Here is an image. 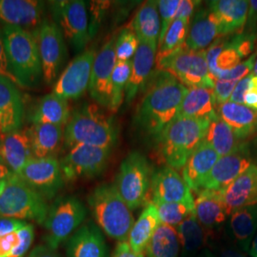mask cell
Instances as JSON below:
<instances>
[{
  "instance_id": "52",
  "label": "cell",
  "mask_w": 257,
  "mask_h": 257,
  "mask_svg": "<svg viewBox=\"0 0 257 257\" xmlns=\"http://www.w3.org/2000/svg\"><path fill=\"white\" fill-rule=\"evenodd\" d=\"M246 33L255 34L257 28V0L248 1V13L246 22Z\"/></svg>"
},
{
  "instance_id": "40",
  "label": "cell",
  "mask_w": 257,
  "mask_h": 257,
  "mask_svg": "<svg viewBox=\"0 0 257 257\" xmlns=\"http://www.w3.org/2000/svg\"><path fill=\"white\" fill-rule=\"evenodd\" d=\"M161 223L176 228L188 216L195 212V204L163 203L156 205Z\"/></svg>"
},
{
  "instance_id": "12",
  "label": "cell",
  "mask_w": 257,
  "mask_h": 257,
  "mask_svg": "<svg viewBox=\"0 0 257 257\" xmlns=\"http://www.w3.org/2000/svg\"><path fill=\"white\" fill-rule=\"evenodd\" d=\"M110 150L109 148L76 145L59 161L64 181L92 178L101 175L106 169Z\"/></svg>"
},
{
  "instance_id": "5",
  "label": "cell",
  "mask_w": 257,
  "mask_h": 257,
  "mask_svg": "<svg viewBox=\"0 0 257 257\" xmlns=\"http://www.w3.org/2000/svg\"><path fill=\"white\" fill-rule=\"evenodd\" d=\"M209 121L177 116L157 139L159 153L168 167L183 169L193 152L201 144Z\"/></svg>"
},
{
  "instance_id": "50",
  "label": "cell",
  "mask_w": 257,
  "mask_h": 257,
  "mask_svg": "<svg viewBox=\"0 0 257 257\" xmlns=\"http://www.w3.org/2000/svg\"><path fill=\"white\" fill-rule=\"evenodd\" d=\"M199 3V1L194 0H181L177 11L176 19H192Z\"/></svg>"
},
{
  "instance_id": "55",
  "label": "cell",
  "mask_w": 257,
  "mask_h": 257,
  "mask_svg": "<svg viewBox=\"0 0 257 257\" xmlns=\"http://www.w3.org/2000/svg\"><path fill=\"white\" fill-rule=\"evenodd\" d=\"M218 257H247L243 254L240 250L235 248L227 247V248H221Z\"/></svg>"
},
{
  "instance_id": "51",
  "label": "cell",
  "mask_w": 257,
  "mask_h": 257,
  "mask_svg": "<svg viewBox=\"0 0 257 257\" xmlns=\"http://www.w3.org/2000/svg\"><path fill=\"white\" fill-rule=\"evenodd\" d=\"M244 105L252 110H257V76L254 74L249 81L248 91L245 95Z\"/></svg>"
},
{
  "instance_id": "25",
  "label": "cell",
  "mask_w": 257,
  "mask_h": 257,
  "mask_svg": "<svg viewBox=\"0 0 257 257\" xmlns=\"http://www.w3.org/2000/svg\"><path fill=\"white\" fill-rule=\"evenodd\" d=\"M219 156L211 145L203 140L184 166L182 177L188 187L195 193L201 191L203 183L211 174Z\"/></svg>"
},
{
  "instance_id": "6",
  "label": "cell",
  "mask_w": 257,
  "mask_h": 257,
  "mask_svg": "<svg viewBox=\"0 0 257 257\" xmlns=\"http://www.w3.org/2000/svg\"><path fill=\"white\" fill-rule=\"evenodd\" d=\"M47 201L15 174L8 179L6 189L0 196V217L44 225L50 208Z\"/></svg>"
},
{
  "instance_id": "62",
  "label": "cell",
  "mask_w": 257,
  "mask_h": 257,
  "mask_svg": "<svg viewBox=\"0 0 257 257\" xmlns=\"http://www.w3.org/2000/svg\"><path fill=\"white\" fill-rule=\"evenodd\" d=\"M0 134H1V133H0Z\"/></svg>"
},
{
  "instance_id": "26",
  "label": "cell",
  "mask_w": 257,
  "mask_h": 257,
  "mask_svg": "<svg viewBox=\"0 0 257 257\" xmlns=\"http://www.w3.org/2000/svg\"><path fill=\"white\" fill-rule=\"evenodd\" d=\"M208 7L218 21L222 37L242 33L248 18V1L214 0L208 2Z\"/></svg>"
},
{
  "instance_id": "43",
  "label": "cell",
  "mask_w": 257,
  "mask_h": 257,
  "mask_svg": "<svg viewBox=\"0 0 257 257\" xmlns=\"http://www.w3.org/2000/svg\"><path fill=\"white\" fill-rule=\"evenodd\" d=\"M255 57H256V53H253L252 55H249L248 59L241 61V63L235 66L233 69H231L226 73H223L217 79H224V80H230V81L241 80L242 78L251 74L250 72H252L253 70Z\"/></svg>"
},
{
  "instance_id": "44",
  "label": "cell",
  "mask_w": 257,
  "mask_h": 257,
  "mask_svg": "<svg viewBox=\"0 0 257 257\" xmlns=\"http://www.w3.org/2000/svg\"><path fill=\"white\" fill-rule=\"evenodd\" d=\"M19 241L8 257H24L31 248L35 238V228L32 224H27L19 230Z\"/></svg>"
},
{
  "instance_id": "41",
  "label": "cell",
  "mask_w": 257,
  "mask_h": 257,
  "mask_svg": "<svg viewBox=\"0 0 257 257\" xmlns=\"http://www.w3.org/2000/svg\"><path fill=\"white\" fill-rule=\"evenodd\" d=\"M139 40L134 31L123 30L115 40V56L117 61H132L138 51Z\"/></svg>"
},
{
  "instance_id": "8",
  "label": "cell",
  "mask_w": 257,
  "mask_h": 257,
  "mask_svg": "<svg viewBox=\"0 0 257 257\" xmlns=\"http://www.w3.org/2000/svg\"><path fill=\"white\" fill-rule=\"evenodd\" d=\"M87 216V209L75 196L58 197L50 206L44 227L46 245L57 249L78 230Z\"/></svg>"
},
{
  "instance_id": "22",
  "label": "cell",
  "mask_w": 257,
  "mask_h": 257,
  "mask_svg": "<svg viewBox=\"0 0 257 257\" xmlns=\"http://www.w3.org/2000/svg\"><path fill=\"white\" fill-rule=\"evenodd\" d=\"M221 35L218 21L211 10H196L191 19L185 47L193 51H205L218 39Z\"/></svg>"
},
{
  "instance_id": "16",
  "label": "cell",
  "mask_w": 257,
  "mask_h": 257,
  "mask_svg": "<svg viewBox=\"0 0 257 257\" xmlns=\"http://www.w3.org/2000/svg\"><path fill=\"white\" fill-rule=\"evenodd\" d=\"M252 165L248 148L243 144L238 151L219 157L201 190L222 192Z\"/></svg>"
},
{
  "instance_id": "27",
  "label": "cell",
  "mask_w": 257,
  "mask_h": 257,
  "mask_svg": "<svg viewBox=\"0 0 257 257\" xmlns=\"http://www.w3.org/2000/svg\"><path fill=\"white\" fill-rule=\"evenodd\" d=\"M64 127L34 123L29 128L33 156L35 158H56L64 143Z\"/></svg>"
},
{
  "instance_id": "36",
  "label": "cell",
  "mask_w": 257,
  "mask_h": 257,
  "mask_svg": "<svg viewBox=\"0 0 257 257\" xmlns=\"http://www.w3.org/2000/svg\"><path fill=\"white\" fill-rule=\"evenodd\" d=\"M180 242L174 227L161 224L145 248L146 257H178Z\"/></svg>"
},
{
  "instance_id": "11",
  "label": "cell",
  "mask_w": 257,
  "mask_h": 257,
  "mask_svg": "<svg viewBox=\"0 0 257 257\" xmlns=\"http://www.w3.org/2000/svg\"><path fill=\"white\" fill-rule=\"evenodd\" d=\"M34 34L38 44L43 80L51 85L56 82L67 57L65 37L60 28L47 19Z\"/></svg>"
},
{
  "instance_id": "53",
  "label": "cell",
  "mask_w": 257,
  "mask_h": 257,
  "mask_svg": "<svg viewBox=\"0 0 257 257\" xmlns=\"http://www.w3.org/2000/svg\"><path fill=\"white\" fill-rule=\"evenodd\" d=\"M111 257H145L144 253L136 252L128 242H118Z\"/></svg>"
},
{
  "instance_id": "35",
  "label": "cell",
  "mask_w": 257,
  "mask_h": 257,
  "mask_svg": "<svg viewBox=\"0 0 257 257\" xmlns=\"http://www.w3.org/2000/svg\"><path fill=\"white\" fill-rule=\"evenodd\" d=\"M204 140L211 145L219 157L230 155L243 146L241 140L218 114L210 122Z\"/></svg>"
},
{
  "instance_id": "38",
  "label": "cell",
  "mask_w": 257,
  "mask_h": 257,
  "mask_svg": "<svg viewBox=\"0 0 257 257\" xmlns=\"http://www.w3.org/2000/svg\"><path fill=\"white\" fill-rule=\"evenodd\" d=\"M190 23V19H176L173 22L168 29L162 42L157 46L156 64L185 46L189 34Z\"/></svg>"
},
{
  "instance_id": "56",
  "label": "cell",
  "mask_w": 257,
  "mask_h": 257,
  "mask_svg": "<svg viewBox=\"0 0 257 257\" xmlns=\"http://www.w3.org/2000/svg\"><path fill=\"white\" fill-rule=\"evenodd\" d=\"M15 175L8 166L5 165L1 160H0V181H5L11 178L13 175Z\"/></svg>"
},
{
  "instance_id": "33",
  "label": "cell",
  "mask_w": 257,
  "mask_h": 257,
  "mask_svg": "<svg viewBox=\"0 0 257 257\" xmlns=\"http://www.w3.org/2000/svg\"><path fill=\"white\" fill-rule=\"evenodd\" d=\"M161 224L156 205L148 203L138 220L135 221L127 242L136 252L144 253L150 240Z\"/></svg>"
},
{
  "instance_id": "37",
  "label": "cell",
  "mask_w": 257,
  "mask_h": 257,
  "mask_svg": "<svg viewBox=\"0 0 257 257\" xmlns=\"http://www.w3.org/2000/svg\"><path fill=\"white\" fill-rule=\"evenodd\" d=\"M175 229L182 249V257H193L199 254L198 252L205 242V233L195 212L188 216Z\"/></svg>"
},
{
  "instance_id": "34",
  "label": "cell",
  "mask_w": 257,
  "mask_h": 257,
  "mask_svg": "<svg viewBox=\"0 0 257 257\" xmlns=\"http://www.w3.org/2000/svg\"><path fill=\"white\" fill-rule=\"evenodd\" d=\"M157 1H147L138 10L133 20V30L139 41L156 43L161 30V21Z\"/></svg>"
},
{
  "instance_id": "54",
  "label": "cell",
  "mask_w": 257,
  "mask_h": 257,
  "mask_svg": "<svg viewBox=\"0 0 257 257\" xmlns=\"http://www.w3.org/2000/svg\"><path fill=\"white\" fill-rule=\"evenodd\" d=\"M30 254L33 257H60L56 252V249L50 248L47 245H40L34 248Z\"/></svg>"
},
{
  "instance_id": "24",
  "label": "cell",
  "mask_w": 257,
  "mask_h": 257,
  "mask_svg": "<svg viewBox=\"0 0 257 257\" xmlns=\"http://www.w3.org/2000/svg\"><path fill=\"white\" fill-rule=\"evenodd\" d=\"M220 193L229 215L241 208L256 205L257 165L250 166Z\"/></svg>"
},
{
  "instance_id": "39",
  "label": "cell",
  "mask_w": 257,
  "mask_h": 257,
  "mask_svg": "<svg viewBox=\"0 0 257 257\" xmlns=\"http://www.w3.org/2000/svg\"><path fill=\"white\" fill-rule=\"evenodd\" d=\"M131 71V61H116L111 76V111L118 110L123 102Z\"/></svg>"
},
{
  "instance_id": "17",
  "label": "cell",
  "mask_w": 257,
  "mask_h": 257,
  "mask_svg": "<svg viewBox=\"0 0 257 257\" xmlns=\"http://www.w3.org/2000/svg\"><path fill=\"white\" fill-rule=\"evenodd\" d=\"M46 3L37 0H0V22L36 33L43 22Z\"/></svg>"
},
{
  "instance_id": "29",
  "label": "cell",
  "mask_w": 257,
  "mask_h": 257,
  "mask_svg": "<svg viewBox=\"0 0 257 257\" xmlns=\"http://www.w3.org/2000/svg\"><path fill=\"white\" fill-rule=\"evenodd\" d=\"M215 107L213 88H188L178 116L211 122L217 115Z\"/></svg>"
},
{
  "instance_id": "45",
  "label": "cell",
  "mask_w": 257,
  "mask_h": 257,
  "mask_svg": "<svg viewBox=\"0 0 257 257\" xmlns=\"http://www.w3.org/2000/svg\"><path fill=\"white\" fill-rule=\"evenodd\" d=\"M238 81H230L224 79H214L213 93L216 106H220L230 101V96Z\"/></svg>"
},
{
  "instance_id": "47",
  "label": "cell",
  "mask_w": 257,
  "mask_h": 257,
  "mask_svg": "<svg viewBox=\"0 0 257 257\" xmlns=\"http://www.w3.org/2000/svg\"><path fill=\"white\" fill-rule=\"evenodd\" d=\"M253 74H248L246 77L242 78L241 80H239L237 84L235 85V88L232 92V94L230 96V102L236 103V104H242L244 105V100H245V95L246 92L248 91V85H249V81L252 78Z\"/></svg>"
},
{
  "instance_id": "1",
  "label": "cell",
  "mask_w": 257,
  "mask_h": 257,
  "mask_svg": "<svg viewBox=\"0 0 257 257\" xmlns=\"http://www.w3.org/2000/svg\"><path fill=\"white\" fill-rule=\"evenodd\" d=\"M188 88L175 76L158 71L138 106L135 121L138 128L156 141L178 116Z\"/></svg>"
},
{
  "instance_id": "3",
  "label": "cell",
  "mask_w": 257,
  "mask_h": 257,
  "mask_svg": "<svg viewBox=\"0 0 257 257\" xmlns=\"http://www.w3.org/2000/svg\"><path fill=\"white\" fill-rule=\"evenodd\" d=\"M92 217L98 228L110 238L128 241L135 224L132 210L121 197L114 184H101L88 196Z\"/></svg>"
},
{
  "instance_id": "20",
  "label": "cell",
  "mask_w": 257,
  "mask_h": 257,
  "mask_svg": "<svg viewBox=\"0 0 257 257\" xmlns=\"http://www.w3.org/2000/svg\"><path fill=\"white\" fill-rule=\"evenodd\" d=\"M157 44L139 41L138 51L132 59V71L125 91L126 103L130 104L151 78L156 62Z\"/></svg>"
},
{
  "instance_id": "7",
  "label": "cell",
  "mask_w": 257,
  "mask_h": 257,
  "mask_svg": "<svg viewBox=\"0 0 257 257\" xmlns=\"http://www.w3.org/2000/svg\"><path fill=\"white\" fill-rule=\"evenodd\" d=\"M153 175L147 158L140 153H131L122 161L114 185L132 211L147 204Z\"/></svg>"
},
{
  "instance_id": "9",
  "label": "cell",
  "mask_w": 257,
  "mask_h": 257,
  "mask_svg": "<svg viewBox=\"0 0 257 257\" xmlns=\"http://www.w3.org/2000/svg\"><path fill=\"white\" fill-rule=\"evenodd\" d=\"M158 71L172 74L185 85L213 88L214 79L210 73L206 51H193L184 46L164 60L156 63Z\"/></svg>"
},
{
  "instance_id": "61",
  "label": "cell",
  "mask_w": 257,
  "mask_h": 257,
  "mask_svg": "<svg viewBox=\"0 0 257 257\" xmlns=\"http://www.w3.org/2000/svg\"><path fill=\"white\" fill-rule=\"evenodd\" d=\"M28 257H33V256H32V255H31V254H30V255H29V256H28Z\"/></svg>"
},
{
  "instance_id": "30",
  "label": "cell",
  "mask_w": 257,
  "mask_h": 257,
  "mask_svg": "<svg viewBox=\"0 0 257 257\" xmlns=\"http://www.w3.org/2000/svg\"><path fill=\"white\" fill-rule=\"evenodd\" d=\"M216 112L240 140L257 134V110L229 101L218 106Z\"/></svg>"
},
{
  "instance_id": "19",
  "label": "cell",
  "mask_w": 257,
  "mask_h": 257,
  "mask_svg": "<svg viewBox=\"0 0 257 257\" xmlns=\"http://www.w3.org/2000/svg\"><path fill=\"white\" fill-rule=\"evenodd\" d=\"M33 157L29 128L0 134V160L14 174L18 175Z\"/></svg>"
},
{
  "instance_id": "15",
  "label": "cell",
  "mask_w": 257,
  "mask_h": 257,
  "mask_svg": "<svg viewBox=\"0 0 257 257\" xmlns=\"http://www.w3.org/2000/svg\"><path fill=\"white\" fill-rule=\"evenodd\" d=\"M115 40L116 37H111L96 54L89 86V92L92 99L109 110L111 106V76L117 61L115 56Z\"/></svg>"
},
{
  "instance_id": "13",
  "label": "cell",
  "mask_w": 257,
  "mask_h": 257,
  "mask_svg": "<svg viewBox=\"0 0 257 257\" xmlns=\"http://www.w3.org/2000/svg\"><path fill=\"white\" fill-rule=\"evenodd\" d=\"M17 175L47 200L53 199L64 184L57 158L33 157Z\"/></svg>"
},
{
  "instance_id": "14",
  "label": "cell",
  "mask_w": 257,
  "mask_h": 257,
  "mask_svg": "<svg viewBox=\"0 0 257 257\" xmlns=\"http://www.w3.org/2000/svg\"><path fill=\"white\" fill-rule=\"evenodd\" d=\"M95 56L94 50H87L77 55L57 78L53 92L66 100L80 98L89 90Z\"/></svg>"
},
{
  "instance_id": "18",
  "label": "cell",
  "mask_w": 257,
  "mask_h": 257,
  "mask_svg": "<svg viewBox=\"0 0 257 257\" xmlns=\"http://www.w3.org/2000/svg\"><path fill=\"white\" fill-rule=\"evenodd\" d=\"M152 194L155 205L163 203H186L194 205V197L183 177L175 169L164 167L153 175Z\"/></svg>"
},
{
  "instance_id": "46",
  "label": "cell",
  "mask_w": 257,
  "mask_h": 257,
  "mask_svg": "<svg viewBox=\"0 0 257 257\" xmlns=\"http://www.w3.org/2000/svg\"><path fill=\"white\" fill-rule=\"evenodd\" d=\"M0 76L9 79L10 81L15 83L18 87H19L18 80L16 79V77L10 70L9 63L7 60V55L5 51V43H4L2 29H0Z\"/></svg>"
},
{
  "instance_id": "21",
  "label": "cell",
  "mask_w": 257,
  "mask_h": 257,
  "mask_svg": "<svg viewBox=\"0 0 257 257\" xmlns=\"http://www.w3.org/2000/svg\"><path fill=\"white\" fill-rule=\"evenodd\" d=\"M24 119V103L18 86L0 76V133L19 130Z\"/></svg>"
},
{
  "instance_id": "23",
  "label": "cell",
  "mask_w": 257,
  "mask_h": 257,
  "mask_svg": "<svg viewBox=\"0 0 257 257\" xmlns=\"http://www.w3.org/2000/svg\"><path fill=\"white\" fill-rule=\"evenodd\" d=\"M69 257H109L102 230L95 223L82 225L69 239Z\"/></svg>"
},
{
  "instance_id": "49",
  "label": "cell",
  "mask_w": 257,
  "mask_h": 257,
  "mask_svg": "<svg viewBox=\"0 0 257 257\" xmlns=\"http://www.w3.org/2000/svg\"><path fill=\"white\" fill-rule=\"evenodd\" d=\"M27 224L26 221L0 217V236L19 231L20 229L25 227Z\"/></svg>"
},
{
  "instance_id": "48",
  "label": "cell",
  "mask_w": 257,
  "mask_h": 257,
  "mask_svg": "<svg viewBox=\"0 0 257 257\" xmlns=\"http://www.w3.org/2000/svg\"><path fill=\"white\" fill-rule=\"evenodd\" d=\"M19 241V231L0 236V257H8Z\"/></svg>"
},
{
  "instance_id": "58",
  "label": "cell",
  "mask_w": 257,
  "mask_h": 257,
  "mask_svg": "<svg viewBox=\"0 0 257 257\" xmlns=\"http://www.w3.org/2000/svg\"><path fill=\"white\" fill-rule=\"evenodd\" d=\"M197 257H217L215 256L209 248H204Z\"/></svg>"
},
{
  "instance_id": "32",
  "label": "cell",
  "mask_w": 257,
  "mask_h": 257,
  "mask_svg": "<svg viewBox=\"0 0 257 257\" xmlns=\"http://www.w3.org/2000/svg\"><path fill=\"white\" fill-rule=\"evenodd\" d=\"M71 116L68 100L54 92L43 96L34 108L30 116L31 122L66 126Z\"/></svg>"
},
{
  "instance_id": "60",
  "label": "cell",
  "mask_w": 257,
  "mask_h": 257,
  "mask_svg": "<svg viewBox=\"0 0 257 257\" xmlns=\"http://www.w3.org/2000/svg\"><path fill=\"white\" fill-rule=\"evenodd\" d=\"M252 74L257 76V52L256 57H255V62H254V67H253V70H252Z\"/></svg>"
},
{
  "instance_id": "28",
  "label": "cell",
  "mask_w": 257,
  "mask_h": 257,
  "mask_svg": "<svg viewBox=\"0 0 257 257\" xmlns=\"http://www.w3.org/2000/svg\"><path fill=\"white\" fill-rule=\"evenodd\" d=\"M194 204L196 218L204 229L215 230L229 216L220 192L201 190L197 193Z\"/></svg>"
},
{
  "instance_id": "4",
  "label": "cell",
  "mask_w": 257,
  "mask_h": 257,
  "mask_svg": "<svg viewBox=\"0 0 257 257\" xmlns=\"http://www.w3.org/2000/svg\"><path fill=\"white\" fill-rule=\"evenodd\" d=\"M10 70L19 87L37 86L43 78L38 44L35 34L22 28H2Z\"/></svg>"
},
{
  "instance_id": "42",
  "label": "cell",
  "mask_w": 257,
  "mask_h": 257,
  "mask_svg": "<svg viewBox=\"0 0 257 257\" xmlns=\"http://www.w3.org/2000/svg\"><path fill=\"white\" fill-rule=\"evenodd\" d=\"M181 0H159L157 1L158 12L161 19V30L158 39V45L162 42L165 37L168 29L173 24L176 19L177 11L180 5ZM157 45V46H158Z\"/></svg>"
},
{
  "instance_id": "10",
  "label": "cell",
  "mask_w": 257,
  "mask_h": 257,
  "mask_svg": "<svg viewBox=\"0 0 257 257\" xmlns=\"http://www.w3.org/2000/svg\"><path fill=\"white\" fill-rule=\"evenodd\" d=\"M53 21L75 52H81L91 39L87 5L81 0L50 1Z\"/></svg>"
},
{
  "instance_id": "57",
  "label": "cell",
  "mask_w": 257,
  "mask_h": 257,
  "mask_svg": "<svg viewBox=\"0 0 257 257\" xmlns=\"http://www.w3.org/2000/svg\"><path fill=\"white\" fill-rule=\"evenodd\" d=\"M248 254L250 257H257V232L254 238L252 240V242H251L250 248L248 250Z\"/></svg>"
},
{
  "instance_id": "59",
  "label": "cell",
  "mask_w": 257,
  "mask_h": 257,
  "mask_svg": "<svg viewBox=\"0 0 257 257\" xmlns=\"http://www.w3.org/2000/svg\"><path fill=\"white\" fill-rule=\"evenodd\" d=\"M8 183V180H5V181H0V196L2 195V193H4L5 189H6V186Z\"/></svg>"
},
{
  "instance_id": "31",
  "label": "cell",
  "mask_w": 257,
  "mask_h": 257,
  "mask_svg": "<svg viewBox=\"0 0 257 257\" xmlns=\"http://www.w3.org/2000/svg\"><path fill=\"white\" fill-rule=\"evenodd\" d=\"M228 226L230 234L242 251L248 252L257 232V204L232 211Z\"/></svg>"
},
{
  "instance_id": "2",
  "label": "cell",
  "mask_w": 257,
  "mask_h": 257,
  "mask_svg": "<svg viewBox=\"0 0 257 257\" xmlns=\"http://www.w3.org/2000/svg\"><path fill=\"white\" fill-rule=\"evenodd\" d=\"M118 137L112 116L103 112L97 105L85 104L74 110L64 130V146L89 145L111 149Z\"/></svg>"
}]
</instances>
